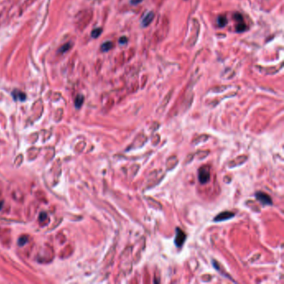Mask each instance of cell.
I'll return each mask as SVG.
<instances>
[{"label":"cell","mask_w":284,"mask_h":284,"mask_svg":"<svg viewBox=\"0 0 284 284\" xmlns=\"http://www.w3.org/2000/svg\"><path fill=\"white\" fill-rule=\"evenodd\" d=\"M198 180L202 184H205L210 180V171L208 167H203L198 171Z\"/></svg>","instance_id":"6da1fadb"},{"label":"cell","mask_w":284,"mask_h":284,"mask_svg":"<svg viewBox=\"0 0 284 284\" xmlns=\"http://www.w3.org/2000/svg\"><path fill=\"white\" fill-rule=\"evenodd\" d=\"M186 240V234L185 233L182 231L181 228L177 227L176 228V235H175V239H174V243L175 245L178 248H181L182 246V244L184 243Z\"/></svg>","instance_id":"7a4b0ae2"},{"label":"cell","mask_w":284,"mask_h":284,"mask_svg":"<svg viewBox=\"0 0 284 284\" xmlns=\"http://www.w3.org/2000/svg\"><path fill=\"white\" fill-rule=\"evenodd\" d=\"M255 197L257 200H258L263 205H272V203L271 197L265 192H258L255 193Z\"/></svg>","instance_id":"3957f363"},{"label":"cell","mask_w":284,"mask_h":284,"mask_svg":"<svg viewBox=\"0 0 284 284\" xmlns=\"http://www.w3.org/2000/svg\"><path fill=\"white\" fill-rule=\"evenodd\" d=\"M234 215H235V213L230 212V211H224L214 217V221L215 222H223V221L228 220L230 218L234 217Z\"/></svg>","instance_id":"277c9868"},{"label":"cell","mask_w":284,"mask_h":284,"mask_svg":"<svg viewBox=\"0 0 284 284\" xmlns=\"http://www.w3.org/2000/svg\"><path fill=\"white\" fill-rule=\"evenodd\" d=\"M153 19H154V13H153V12L151 11V12H148V13H146L143 17L142 20H141V25H142V27H144V28L147 27L151 23L153 22Z\"/></svg>","instance_id":"5b68a950"},{"label":"cell","mask_w":284,"mask_h":284,"mask_svg":"<svg viewBox=\"0 0 284 284\" xmlns=\"http://www.w3.org/2000/svg\"><path fill=\"white\" fill-rule=\"evenodd\" d=\"M12 96L14 100H19V101H25L26 100V95L25 93H23L21 91L19 90H14L12 93Z\"/></svg>","instance_id":"8992f818"},{"label":"cell","mask_w":284,"mask_h":284,"mask_svg":"<svg viewBox=\"0 0 284 284\" xmlns=\"http://www.w3.org/2000/svg\"><path fill=\"white\" fill-rule=\"evenodd\" d=\"M217 23L219 28H223L227 24V19L226 16L223 15H220V16L217 17Z\"/></svg>","instance_id":"52a82bcc"},{"label":"cell","mask_w":284,"mask_h":284,"mask_svg":"<svg viewBox=\"0 0 284 284\" xmlns=\"http://www.w3.org/2000/svg\"><path fill=\"white\" fill-rule=\"evenodd\" d=\"M83 101H84V97L82 94H78L75 98V101H74V105L76 107V109H80L82 105H83Z\"/></svg>","instance_id":"ba28073f"},{"label":"cell","mask_w":284,"mask_h":284,"mask_svg":"<svg viewBox=\"0 0 284 284\" xmlns=\"http://www.w3.org/2000/svg\"><path fill=\"white\" fill-rule=\"evenodd\" d=\"M113 48V43L110 41H107L103 43L101 46V50L102 52H108Z\"/></svg>","instance_id":"9c48e42d"},{"label":"cell","mask_w":284,"mask_h":284,"mask_svg":"<svg viewBox=\"0 0 284 284\" xmlns=\"http://www.w3.org/2000/svg\"><path fill=\"white\" fill-rule=\"evenodd\" d=\"M102 32V29L101 28H97V29H94L91 33V36L94 38H99L100 34H101V33Z\"/></svg>","instance_id":"30bf717a"},{"label":"cell","mask_w":284,"mask_h":284,"mask_svg":"<svg viewBox=\"0 0 284 284\" xmlns=\"http://www.w3.org/2000/svg\"><path fill=\"white\" fill-rule=\"evenodd\" d=\"M71 45L72 43H65L64 45H63L60 48H59V50H58V53H61V54H64L65 52H67L68 49H70L71 48Z\"/></svg>","instance_id":"8fae6325"},{"label":"cell","mask_w":284,"mask_h":284,"mask_svg":"<svg viewBox=\"0 0 284 284\" xmlns=\"http://www.w3.org/2000/svg\"><path fill=\"white\" fill-rule=\"evenodd\" d=\"M28 241H29V238H28V237L27 236L20 237L19 241H18V244H19V246H23V245H25L26 243H27Z\"/></svg>","instance_id":"7c38bea8"},{"label":"cell","mask_w":284,"mask_h":284,"mask_svg":"<svg viewBox=\"0 0 284 284\" xmlns=\"http://www.w3.org/2000/svg\"><path fill=\"white\" fill-rule=\"evenodd\" d=\"M236 30H237V32H238V33L244 32V31L246 30V25L244 24V23L242 22V23H240L239 24H237L236 27Z\"/></svg>","instance_id":"4fadbf2b"},{"label":"cell","mask_w":284,"mask_h":284,"mask_svg":"<svg viewBox=\"0 0 284 284\" xmlns=\"http://www.w3.org/2000/svg\"><path fill=\"white\" fill-rule=\"evenodd\" d=\"M234 19H235L236 21H238L239 23H242L243 21V16H242L240 13H235V14H234Z\"/></svg>","instance_id":"5bb4252c"},{"label":"cell","mask_w":284,"mask_h":284,"mask_svg":"<svg viewBox=\"0 0 284 284\" xmlns=\"http://www.w3.org/2000/svg\"><path fill=\"white\" fill-rule=\"evenodd\" d=\"M127 43H128V38H127V37H124V36H123V37H121V38H119V43H120V44H126Z\"/></svg>","instance_id":"9a60e30c"},{"label":"cell","mask_w":284,"mask_h":284,"mask_svg":"<svg viewBox=\"0 0 284 284\" xmlns=\"http://www.w3.org/2000/svg\"><path fill=\"white\" fill-rule=\"evenodd\" d=\"M46 218H47V214H46V213H41L39 214V218H38V219H39L40 222H43Z\"/></svg>","instance_id":"2e32d148"},{"label":"cell","mask_w":284,"mask_h":284,"mask_svg":"<svg viewBox=\"0 0 284 284\" xmlns=\"http://www.w3.org/2000/svg\"><path fill=\"white\" fill-rule=\"evenodd\" d=\"M143 2V0H130V3L132 5H137Z\"/></svg>","instance_id":"e0dca14e"},{"label":"cell","mask_w":284,"mask_h":284,"mask_svg":"<svg viewBox=\"0 0 284 284\" xmlns=\"http://www.w3.org/2000/svg\"><path fill=\"white\" fill-rule=\"evenodd\" d=\"M3 201H0V210H1L2 208H3Z\"/></svg>","instance_id":"ac0fdd59"}]
</instances>
